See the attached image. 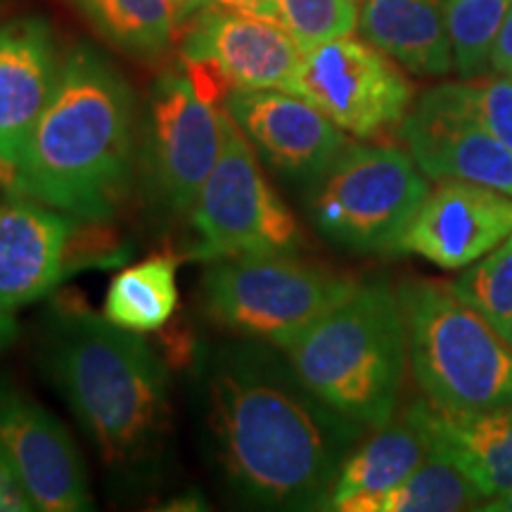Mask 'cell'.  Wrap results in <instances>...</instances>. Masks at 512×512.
<instances>
[{
  "label": "cell",
  "instance_id": "obj_6",
  "mask_svg": "<svg viewBox=\"0 0 512 512\" xmlns=\"http://www.w3.org/2000/svg\"><path fill=\"white\" fill-rule=\"evenodd\" d=\"M356 287V280L306 264L292 252H275L214 259L200 294L216 325L285 349Z\"/></svg>",
  "mask_w": 512,
  "mask_h": 512
},
{
  "label": "cell",
  "instance_id": "obj_14",
  "mask_svg": "<svg viewBox=\"0 0 512 512\" xmlns=\"http://www.w3.org/2000/svg\"><path fill=\"white\" fill-rule=\"evenodd\" d=\"M181 55L228 91H290L304 53L278 22L207 8L185 34Z\"/></svg>",
  "mask_w": 512,
  "mask_h": 512
},
{
  "label": "cell",
  "instance_id": "obj_16",
  "mask_svg": "<svg viewBox=\"0 0 512 512\" xmlns=\"http://www.w3.org/2000/svg\"><path fill=\"white\" fill-rule=\"evenodd\" d=\"M62 60L53 29L41 17L0 24V166L5 185L24 145L53 98Z\"/></svg>",
  "mask_w": 512,
  "mask_h": 512
},
{
  "label": "cell",
  "instance_id": "obj_3",
  "mask_svg": "<svg viewBox=\"0 0 512 512\" xmlns=\"http://www.w3.org/2000/svg\"><path fill=\"white\" fill-rule=\"evenodd\" d=\"M38 351L43 373L107 465L126 467L157 451L171 427V377L138 332L62 304L50 311Z\"/></svg>",
  "mask_w": 512,
  "mask_h": 512
},
{
  "label": "cell",
  "instance_id": "obj_31",
  "mask_svg": "<svg viewBox=\"0 0 512 512\" xmlns=\"http://www.w3.org/2000/svg\"><path fill=\"white\" fill-rule=\"evenodd\" d=\"M19 337V323L12 316V311L0 309V351L8 349L10 344H15Z\"/></svg>",
  "mask_w": 512,
  "mask_h": 512
},
{
  "label": "cell",
  "instance_id": "obj_21",
  "mask_svg": "<svg viewBox=\"0 0 512 512\" xmlns=\"http://www.w3.org/2000/svg\"><path fill=\"white\" fill-rule=\"evenodd\" d=\"M178 261L155 256L114 275L105 297V316L131 332L162 330L178 306Z\"/></svg>",
  "mask_w": 512,
  "mask_h": 512
},
{
  "label": "cell",
  "instance_id": "obj_22",
  "mask_svg": "<svg viewBox=\"0 0 512 512\" xmlns=\"http://www.w3.org/2000/svg\"><path fill=\"white\" fill-rule=\"evenodd\" d=\"M102 41L136 57H157L174 41L171 0H74Z\"/></svg>",
  "mask_w": 512,
  "mask_h": 512
},
{
  "label": "cell",
  "instance_id": "obj_4",
  "mask_svg": "<svg viewBox=\"0 0 512 512\" xmlns=\"http://www.w3.org/2000/svg\"><path fill=\"white\" fill-rule=\"evenodd\" d=\"M280 351L325 406L356 425L384 427L394 418L408 361L399 292L358 285Z\"/></svg>",
  "mask_w": 512,
  "mask_h": 512
},
{
  "label": "cell",
  "instance_id": "obj_11",
  "mask_svg": "<svg viewBox=\"0 0 512 512\" xmlns=\"http://www.w3.org/2000/svg\"><path fill=\"white\" fill-rule=\"evenodd\" d=\"M396 133L432 181L477 183L512 197V147L472 117L463 83H441L427 91Z\"/></svg>",
  "mask_w": 512,
  "mask_h": 512
},
{
  "label": "cell",
  "instance_id": "obj_24",
  "mask_svg": "<svg viewBox=\"0 0 512 512\" xmlns=\"http://www.w3.org/2000/svg\"><path fill=\"white\" fill-rule=\"evenodd\" d=\"M512 0H444V19L453 46V62L465 79L491 64L498 31Z\"/></svg>",
  "mask_w": 512,
  "mask_h": 512
},
{
  "label": "cell",
  "instance_id": "obj_33",
  "mask_svg": "<svg viewBox=\"0 0 512 512\" xmlns=\"http://www.w3.org/2000/svg\"><path fill=\"white\" fill-rule=\"evenodd\" d=\"M479 510L486 512H512V489L503 491V494L486 498V505H482Z\"/></svg>",
  "mask_w": 512,
  "mask_h": 512
},
{
  "label": "cell",
  "instance_id": "obj_32",
  "mask_svg": "<svg viewBox=\"0 0 512 512\" xmlns=\"http://www.w3.org/2000/svg\"><path fill=\"white\" fill-rule=\"evenodd\" d=\"M171 3H174L178 24H181V22H188L190 17H197L202 10L211 8L214 0H171Z\"/></svg>",
  "mask_w": 512,
  "mask_h": 512
},
{
  "label": "cell",
  "instance_id": "obj_27",
  "mask_svg": "<svg viewBox=\"0 0 512 512\" xmlns=\"http://www.w3.org/2000/svg\"><path fill=\"white\" fill-rule=\"evenodd\" d=\"M467 110L486 131L512 147V76L503 74L484 83H463Z\"/></svg>",
  "mask_w": 512,
  "mask_h": 512
},
{
  "label": "cell",
  "instance_id": "obj_29",
  "mask_svg": "<svg viewBox=\"0 0 512 512\" xmlns=\"http://www.w3.org/2000/svg\"><path fill=\"white\" fill-rule=\"evenodd\" d=\"M214 5L230 12H240V15L278 22L280 0H214Z\"/></svg>",
  "mask_w": 512,
  "mask_h": 512
},
{
  "label": "cell",
  "instance_id": "obj_25",
  "mask_svg": "<svg viewBox=\"0 0 512 512\" xmlns=\"http://www.w3.org/2000/svg\"><path fill=\"white\" fill-rule=\"evenodd\" d=\"M358 0H280L278 24L302 53L351 36L358 27Z\"/></svg>",
  "mask_w": 512,
  "mask_h": 512
},
{
  "label": "cell",
  "instance_id": "obj_23",
  "mask_svg": "<svg viewBox=\"0 0 512 512\" xmlns=\"http://www.w3.org/2000/svg\"><path fill=\"white\" fill-rule=\"evenodd\" d=\"M486 498L456 465L439 453L415 467L392 494L384 496L380 512H458L482 508Z\"/></svg>",
  "mask_w": 512,
  "mask_h": 512
},
{
  "label": "cell",
  "instance_id": "obj_2",
  "mask_svg": "<svg viewBox=\"0 0 512 512\" xmlns=\"http://www.w3.org/2000/svg\"><path fill=\"white\" fill-rule=\"evenodd\" d=\"M136 98L98 50L76 46L10 176V190L69 219L110 221L138 164Z\"/></svg>",
  "mask_w": 512,
  "mask_h": 512
},
{
  "label": "cell",
  "instance_id": "obj_30",
  "mask_svg": "<svg viewBox=\"0 0 512 512\" xmlns=\"http://www.w3.org/2000/svg\"><path fill=\"white\" fill-rule=\"evenodd\" d=\"M491 67L501 74L512 76V8L505 15V22L498 31L494 53H491Z\"/></svg>",
  "mask_w": 512,
  "mask_h": 512
},
{
  "label": "cell",
  "instance_id": "obj_1",
  "mask_svg": "<svg viewBox=\"0 0 512 512\" xmlns=\"http://www.w3.org/2000/svg\"><path fill=\"white\" fill-rule=\"evenodd\" d=\"M207 408L216 458L240 498L290 510L328 501L356 422L325 406L285 351L259 339L216 349Z\"/></svg>",
  "mask_w": 512,
  "mask_h": 512
},
{
  "label": "cell",
  "instance_id": "obj_8",
  "mask_svg": "<svg viewBox=\"0 0 512 512\" xmlns=\"http://www.w3.org/2000/svg\"><path fill=\"white\" fill-rule=\"evenodd\" d=\"M221 88L209 72L188 62L152 86L138 162L147 195L169 214L190 216L226 147L230 117L226 107H216Z\"/></svg>",
  "mask_w": 512,
  "mask_h": 512
},
{
  "label": "cell",
  "instance_id": "obj_20",
  "mask_svg": "<svg viewBox=\"0 0 512 512\" xmlns=\"http://www.w3.org/2000/svg\"><path fill=\"white\" fill-rule=\"evenodd\" d=\"M358 31L411 74L444 76L456 67L439 0H363Z\"/></svg>",
  "mask_w": 512,
  "mask_h": 512
},
{
  "label": "cell",
  "instance_id": "obj_34",
  "mask_svg": "<svg viewBox=\"0 0 512 512\" xmlns=\"http://www.w3.org/2000/svg\"><path fill=\"white\" fill-rule=\"evenodd\" d=\"M491 325H494L498 335H501L505 342H508L510 347H512V316L503 318V320H496V323H491Z\"/></svg>",
  "mask_w": 512,
  "mask_h": 512
},
{
  "label": "cell",
  "instance_id": "obj_12",
  "mask_svg": "<svg viewBox=\"0 0 512 512\" xmlns=\"http://www.w3.org/2000/svg\"><path fill=\"white\" fill-rule=\"evenodd\" d=\"M0 451L41 512L93 510L79 448L53 413L0 380Z\"/></svg>",
  "mask_w": 512,
  "mask_h": 512
},
{
  "label": "cell",
  "instance_id": "obj_7",
  "mask_svg": "<svg viewBox=\"0 0 512 512\" xmlns=\"http://www.w3.org/2000/svg\"><path fill=\"white\" fill-rule=\"evenodd\" d=\"M430 195L413 157L389 145H347L311 183L309 219L323 238L358 254H401V240Z\"/></svg>",
  "mask_w": 512,
  "mask_h": 512
},
{
  "label": "cell",
  "instance_id": "obj_10",
  "mask_svg": "<svg viewBox=\"0 0 512 512\" xmlns=\"http://www.w3.org/2000/svg\"><path fill=\"white\" fill-rule=\"evenodd\" d=\"M290 93L302 95L342 131L361 140L399 131L413 105V86L373 43L354 36L302 55Z\"/></svg>",
  "mask_w": 512,
  "mask_h": 512
},
{
  "label": "cell",
  "instance_id": "obj_17",
  "mask_svg": "<svg viewBox=\"0 0 512 512\" xmlns=\"http://www.w3.org/2000/svg\"><path fill=\"white\" fill-rule=\"evenodd\" d=\"M67 219L15 190L0 197V309L34 304L60 283L72 238Z\"/></svg>",
  "mask_w": 512,
  "mask_h": 512
},
{
  "label": "cell",
  "instance_id": "obj_13",
  "mask_svg": "<svg viewBox=\"0 0 512 512\" xmlns=\"http://www.w3.org/2000/svg\"><path fill=\"white\" fill-rule=\"evenodd\" d=\"M223 107L256 157L285 181H318L347 147L342 128L297 93L233 88L223 95Z\"/></svg>",
  "mask_w": 512,
  "mask_h": 512
},
{
  "label": "cell",
  "instance_id": "obj_18",
  "mask_svg": "<svg viewBox=\"0 0 512 512\" xmlns=\"http://www.w3.org/2000/svg\"><path fill=\"white\" fill-rule=\"evenodd\" d=\"M432 453L458 467L484 498L512 489V406L446 411L430 399L406 411Z\"/></svg>",
  "mask_w": 512,
  "mask_h": 512
},
{
  "label": "cell",
  "instance_id": "obj_26",
  "mask_svg": "<svg viewBox=\"0 0 512 512\" xmlns=\"http://www.w3.org/2000/svg\"><path fill=\"white\" fill-rule=\"evenodd\" d=\"M453 292L491 323L512 316V233L451 283Z\"/></svg>",
  "mask_w": 512,
  "mask_h": 512
},
{
  "label": "cell",
  "instance_id": "obj_5",
  "mask_svg": "<svg viewBox=\"0 0 512 512\" xmlns=\"http://www.w3.org/2000/svg\"><path fill=\"white\" fill-rule=\"evenodd\" d=\"M408 361L434 406L489 411L512 406V347L451 283L413 280L399 290Z\"/></svg>",
  "mask_w": 512,
  "mask_h": 512
},
{
  "label": "cell",
  "instance_id": "obj_28",
  "mask_svg": "<svg viewBox=\"0 0 512 512\" xmlns=\"http://www.w3.org/2000/svg\"><path fill=\"white\" fill-rule=\"evenodd\" d=\"M34 503L0 451V512H34Z\"/></svg>",
  "mask_w": 512,
  "mask_h": 512
},
{
  "label": "cell",
  "instance_id": "obj_9",
  "mask_svg": "<svg viewBox=\"0 0 512 512\" xmlns=\"http://www.w3.org/2000/svg\"><path fill=\"white\" fill-rule=\"evenodd\" d=\"M195 259L294 252L302 230L292 209L266 181L254 147L230 119L226 147L190 211Z\"/></svg>",
  "mask_w": 512,
  "mask_h": 512
},
{
  "label": "cell",
  "instance_id": "obj_15",
  "mask_svg": "<svg viewBox=\"0 0 512 512\" xmlns=\"http://www.w3.org/2000/svg\"><path fill=\"white\" fill-rule=\"evenodd\" d=\"M512 233V197L465 181H441L425 197L401 240L444 271L472 266Z\"/></svg>",
  "mask_w": 512,
  "mask_h": 512
},
{
  "label": "cell",
  "instance_id": "obj_19",
  "mask_svg": "<svg viewBox=\"0 0 512 512\" xmlns=\"http://www.w3.org/2000/svg\"><path fill=\"white\" fill-rule=\"evenodd\" d=\"M430 448L418 425L403 413L389 420L339 467L328 496V508L339 512H380L384 496L427 458Z\"/></svg>",
  "mask_w": 512,
  "mask_h": 512
},
{
  "label": "cell",
  "instance_id": "obj_35",
  "mask_svg": "<svg viewBox=\"0 0 512 512\" xmlns=\"http://www.w3.org/2000/svg\"><path fill=\"white\" fill-rule=\"evenodd\" d=\"M0 183H5V174H3V166H0Z\"/></svg>",
  "mask_w": 512,
  "mask_h": 512
}]
</instances>
